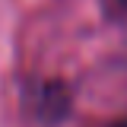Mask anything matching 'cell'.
Segmentation results:
<instances>
[{"label": "cell", "instance_id": "obj_1", "mask_svg": "<svg viewBox=\"0 0 127 127\" xmlns=\"http://www.w3.org/2000/svg\"><path fill=\"white\" fill-rule=\"evenodd\" d=\"M114 127H127V121H121V124H114Z\"/></svg>", "mask_w": 127, "mask_h": 127}]
</instances>
